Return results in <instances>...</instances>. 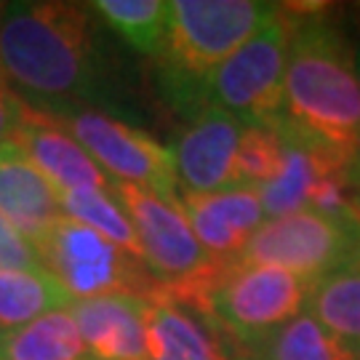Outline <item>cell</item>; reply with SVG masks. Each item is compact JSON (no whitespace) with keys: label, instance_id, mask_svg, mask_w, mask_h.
<instances>
[{"label":"cell","instance_id":"7","mask_svg":"<svg viewBox=\"0 0 360 360\" xmlns=\"http://www.w3.org/2000/svg\"><path fill=\"white\" fill-rule=\"evenodd\" d=\"M291 32L294 11L278 6V11L211 75L208 107L227 112L243 126H270L283 115Z\"/></svg>","mask_w":360,"mask_h":360},{"label":"cell","instance_id":"24","mask_svg":"<svg viewBox=\"0 0 360 360\" xmlns=\"http://www.w3.org/2000/svg\"><path fill=\"white\" fill-rule=\"evenodd\" d=\"M3 270H43V262L35 245L0 214V272Z\"/></svg>","mask_w":360,"mask_h":360},{"label":"cell","instance_id":"9","mask_svg":"<svg viewBox=\"0 0 360 360\" xmlns=\"http://www.w3.org/2000/svg\"><path fill=\"white\" fill-rule=\"evenodd\" d=\"M56 123L75 139L94 163L117 184H134L179 208V181L171 147L150 134L107 115L102 110H75L56 117Z\"/></svg>","mask_w":360,"mask_h":360},{"label":"cell","instance_id":"15","mask_svg":"<svg viewBox=\"0 0 360 360\" xmlns=\"http://www.w3.org/2000/svg\"><path fill=\"white\" fill-rule=\"evenodd\" d=\"M0 214L32 245L65 217L56 187L13 142L0 144Z\"/></svg>","mask_w":360,"mask_h":360},{"label":"cell","instance_id":"19","mask_svg":"<svg viewBox=\"0 0 360 360\" xmlns=\"http://www.w3.org/2000/svg\"><path fill=\"white\" fill-rule=\"evenodd\" d=\"M307 312L360 360V262L312 285Z\"/></svg>","mask_w":360,"mask_h":360},{"label":"cell","instance_id":"28","mask_svg":"<svg viewBox=\"0 0 360 360\" xmlns=\"http://www.w3.org/2000/svg\"><path fill=\"white\" fill-rule=\"evenodd\" d=\"M232 360H251V358H232Z\"/></svg>","mask_w":360,"mask_h":360},{"label":"cell","instance_id":"22","mask_svg":"<svg viewBox=\"0 0 360 360\" xmlns=\"http://www.w3.org/2000/svg\"><path fill=\"white\" fill-rule=\"evenodd\" d=\"M56 193H59V206H62L65 217L99 232L102 238H107L117 248H123L131 257L142 259L136 230L131 224L126 208L120 206V200L115 198V190L107 193V190L80 187V190H56Z\"/></svg>","mask_w":360,"mask_h":360},{"label":"cell","instance_id":"5","mask_svg":"<svg viewBox=\"0 0 360 360\" xmlns=\"http://www.w3.org/2000/svg\"><path fill=\"white\" fill-rule=\"evenodd\" d=\"M235 262L291 272L312 285L321 283L360 262V211L304 208L267 219Z\"/></svg>","mask_w":360,"mask_h":360},{"label":"cell","instance_id":"27","mask_svg":"<svg viewBox=\"0 0 360 360\" xmlns=\"http://www.w3.org/2000/svg\"><path fill=\"white\" fill-rule=\"evenodd\" d=\"M358 200H360V168H358Z\"/></svg>","mask_w":360,"mask_h":360},{"label":"cell","instance_id":"4","mask_svg":"<svg viewBox=\"0 0 360 360\" xmlns=\"http://www.w3.org/2000/svg\"><path fill=\"white\" fill-rule=\"evenodd\" d=\"M312 283L291 272L232 262L187 302L217 331L232 358H245L262 339L307 309Z\"/></svg>","mask_w":360,"mask_h":360},{"label":"cell","instance_id":"6","mask_svg":"<svg viewBox=\"0 0 360 360\" xmlns=\"http://www.w3.org/2000/svg\"><path fill=\"white\" fill-rule=\"evenodd\" d=\"M35 251L43 270L56 278L72 302L96 296L153 299L163 294V285L155 281L142 259L126 254L70 217L59 219Z\"/></svg>","mask_w":360,"mask_h":360},{"label":"cell","instance_id":"8","mask_svg":"<svg viewBox=\"0 0 360 360\" xmlns=\"http://www.w3.org/2000/svg\"><path fill=\"white\" fill-rule=\"evenodd\" d=\"M115 198L136 230L147 270L174 302H187L232 264L211 257L195 238L179 208L160 200L158 195L115 181Z\"/></svg>","mask_w":360,"mask_h":360},{"label":"cell","instance_id":"11","mask_svg":"<svg viewBox=\"0 0 360 360\" xmlns=\"http://www.w3.org/2000/svg\"><path fill=\"white\" fill-rule=\"evenodd\" d=\"M243 123L217 107H206L184 126L171 147L181 193L211 195L235 190V155Z\"/></svg>","mask_w":360,"mask_h":360},{"label":"cell","instance_id":"16","mask_svg":"<svg viewBox=\"0 0 360 360\" xmlns=\"http://www.w3.org/2000/svg\"><path fill=\"white\" fill-rule=\"evenodd\" d=\"M144 323L150 360H232L217 331L166 294L144 299Z\"/></svg>","mask_w":360,"mask_h":360},{"label":"cell","instance_id":"17","mask_svg":"<svg viewBox=\"0 0 360 360\" xmlns=\"http://www.w3.org/2000/svg\"><path fill=\"white\" fill-rule=\"evenodd\" d=\"M0 358L6 360H89L70 309H51L0 339Z\"/></svg>","mask_w":360,"mask_h":360},{"label":"cell","instance_id":"23","mask_svg":"<svg viewBox=\"0 0 360 360\" xmlns=\"http://www.w3.org/2000/svg\"><path fill=\"white\" fill-rule=\"evenodd\" d=\"M281 139L275 126H245L235 155V187L262 190L278 174Z\"/></svg>","mask_w":360,"mask_h":360},{"label":"cell","instance_id":"25","mask_svg":"<svg viewBox=\"0 0 360 360\" xmlns=\"http://www.w3.org/2000/svg\"><path fill=\"white\" fill-rule=\"evenodd\" d=\"M25 107L27 104L11 91V86L0 75V144L11 142L16 129L25 120Z\"/></svg>","mask_w":360,"mask_h":360},{"label":"cell","instance_id":"3","mask_svg":"<svg viewBox=\"0 0 360 360\" xmlns=\"http://www.w3.org/2000/svg\"><path fill=\"white\" fill-rule=\"evenodd\" d=\"M275 11L278 6L264 0H174L155 56L168 104L187 117L206 110L211 75Z\"/></svg>","mask_w":360,"mask_h":360},{"label":"cell","instance_id":"2","mask_svg":"<svg viewBox=\"0 0 360 360\" xmlns=\"http://www.w3.org/2000/svg\"><path fill=\"white\" fill-rule=\"evenodd\" d=\"M283 115L360 168V80L355 46L318 13H296L288 46Z\"/></svg>","mask_w":360,"mask_h":360},{"label":"cell","instance_id":"13","mask_svg":"<svg viewBox=\"0 0 360 360\" xmlns=\"http://www.w3.org/2000/svg\"><path fill=\"white\" fill-rule=\"evenodd\" d=\"M179 211L200 245L219 262H235L248 238L267 221L257 190L211 195L179 193Z\"/></svg>","mask_w":360,"mask_h":360},{"label":"cell","instance_id":"20","mask_svg":"<svg viewBox=\"0 0 360 360\" xmlns=\"http://www.w3.org/2000/svg\"><path fill=\"white\" fill-rule=\"evenodd\" d=\"M91 13L102 19L123 43L144 56H158L168 32L171 3L166 0H96Z\"/></svg>","mask_w":360,"mask_h":360},{"label":"cell","instance_id":"1","mask_svg":"<svg viewBox=\"0 0 360 360\" xmlns=\"http://www.w3.org/2000/svg\"><path fill=\"white\" fill-rule=\"evenodd\" d=\"M89 6H0V75L32 110L51 117L104 102V59Z\"/></svg>","mask_w":360,"mask_h":360},{"label":"cell","instance_id":"12","mask_svg":"<svg viewBox=\"0 0 360 360\" xmlns=\"http://www.w3.org/2000/svg\"><path fill=\"white\" fill-rule=\"evenodd\" d=\"M11 142L56 190H80V187L107 190V193L115 190V181L56 123V117L46 112L25 107V120L16 129Z\"/></svg>","mask_w":360,"mask_h":360},{"label":"cell","instance_id":"14","mask_svg":"<svg viewBox=\"0 0 360 360\" xmlns=\"http://www.w3.org/2000/svg\"><path fill=\"white\" fill-rule=\"evenodd\" d=\"M89 360H150L144 299L136 296H96L70 304Z\"/></svg>","mask_w":360,"mask_h":360},{"label":"cell","instance_id":"21","mask_svg":"<svg viewBox=\"0 0 360 360\" xmlns=\"http://www.w3.org/2000/svg\"><path fill=\"white\" fill-rule=\"evenodd\" d=\"M245 358L251 360H355L349 349L312 312H299L278 331L262 339Z\"/></svg>","mask_w":360,"mask_h":360},{"label":"cell","instance_id":"30","mask_svg":"<svg viewBox=\"0 0 360 360\" xmlns=\"http://www.w3.org/2000/svg\"><path fill=\"white\" fill-rule=\"evenodd\" d=\"M0 360H6V358H0Z\"/></svg>","mask_w":360,"mask_h":360},{"label":"cell","instance_id":"18","mask_svg":"<svg viewBox=\"0 0 360 360\" xmlns=\"http://www.w3.org/2000/svg\"><path fill=\"white\" fill-rule=\"evenodd\" d=\"M70 304V294L46 270L0 272V334L16 331L46 312Z\"/></svg>","mask_w":360,"mask_h":360},{"label":"cell","instance_id":"26","mask_svg":"<svg viewBox=\"0 0 360 360\" xmlns=\"http://www.w3.org/2000/svg\"><path fill=\"white\" fill-rule=\"evenodd\" d=\"M355 70H358V80H360V46H355Z\"/></svg>","mask_w":360,"mask_h":360},{"label":"cell","instance_id":"29","mask_svg":"<svg viewBox=\"0 0 360 360\" xmlns=\"http://www.w3.org/2000/svg\"><path fill=\"white\" fill-rule=\"evenodd\" d=\"M0 339H3V334H0Z\"/></svg>","mask_w":360,"mask_h":360},{"label":"cell","instance_id":"10","mask_svg":"<svg viewBox=\"0 0 360 360\" xmlns=\"http://www.w3.org/2000/svg\"><path fill=\"white\" fill-rule=\"evenodd\" d=\"M272 126L281 139V166L259 193L267 219H281L312 208L315 195L336 174L352 168L307 131L294 126L285 115L275 117Z\"/></svg>","mask_w":360,"mask_h":360}]
</instances>
